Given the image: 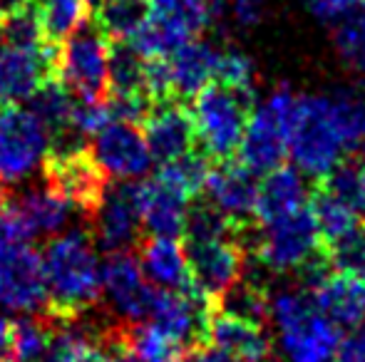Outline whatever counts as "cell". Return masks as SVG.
Segmentation results:
<instances>
[{
	"label": "cell",
	"mask_w": 365,
	"mask_h": 362,
	"mask_svg": "<svg viewBox=\"0 0 365 362\" xmlns=\"http://www.w3.org/2000/svg\"><path fill=\"white\" fill-rule=\"evenodd\" d=\"M365 139V97L351 90L296 97L289 127V156L298 171L326 179Z\"/></svg>",
	"instance_id": "obj_1"
},
{
	"label": "cell",
	"mask_w": 365,
	"mask_h": 362,
	"mask_svg": "<svg viewBox=\"0 0 365 362\" xmlns=\"http://www.w3.org/2000/svg\"><path fill=\"white\" fill-rule=\"evenodd\" d=\"M43 273L48 285V313L55 323L80 320L102 300V266L90 231H70L45 243Z\"/></svg>",
	"instance_id": "obj_2"
},
{
	"label": "cell",
	"mask_w": 365,
	"mask_h": 362,
	"mask_svg": "<svg viewBox=\"0 0 365 362\" xmlns=\"http://www.w3.org/2000/svg\"><path fill=\"white\" fill-rule=\"evenodd\" d=\"M269 323L284 362H336L341 328L331 323L301 288H281L269 295Z\"/></svg>",
	"instance_id": "obj_3"
},
{
	"label": "cell",
	"mask_w": 365,
	"mask_h": 362,
	"mask_svg": "<svg viewBox=\"0 0 365 362\" xmlns=\"http://www.w3.org/2000/svg\"><path fill=\"white\" fill-rule=\"evenodd\" d=\"M251 105H254L251 97L221 82L207 85L194 97L189 112L197 127V142L209 159L229 161L234 154H239Z\"/></svg>",
	"instance_id": "obj_4"
},
{
	"label": "cell",
	"mask_w": 365,
	"mask_h": 362,
	"mask_svg": "<svg viewBox=\"0 0 365 362\" xmlns=\"http://www.w3.org/2000/svg\"><path fill=\"white\" fill-rule=\"evenodd\" d=\"M296 97L289 85H281L251 110L239 147V161L256 176H266L284 166V159L289 156V127Z\"/></svg>",
	"instance_id": "obj_5"
},
{
	"label": "cell",
	"mask_w": 365,
	"mask_h": 362,
	"mask_svg": "<svg viewBox=\"0 0 365 362\" xmlns=\"http://www.w3.org/2000/svg\"><path fill=\"white\" fill-rule=\"evenodd\" d=\"M112 40L90 18L58 48V78L73 95L90 102L110 97Z\"/></svg>",
	"instance_id": "obj_6"
},
{
	"label": "cell",
	"mask_w": 365,
	"mask_h": 362,
	"mask_svg": "<svg viewBox=\"0 0 365 362\" xmlns=\"http://www.w3.org/2000/svg\"><path fill=\"white\" fill-rule=\"evenodd\" d=\"M321 238L311 206H303L281 218L261 223L254 251L261 266L274 273L311 271Z\"/></svg>",
	"instance_id": "obj_7"
},
{
	"label": "cell",
	"mask_w": 365,
	"mask_h": 362,
	"mask_svg": "<svg viewBox=\"0 0 365 362\" xmlns=\"http://www.w3.org/2000/svg\"><path fill=\"white\" fill-rule=\"evenodd\" d=\"M45 183L58 191L90 221L102 206L110 176L95 159L92 149L80 144H60L45 156Z\"/></svg>",
	"instance_id": "obj_8"
},
{
	"label": "cell",
	"mask_w": 365,
	"mask_h": 362,
	"mask_svg": "<svg viewBox=\"0 0 365 362\" xmlns=\"http://www.w3.org/2000/svg\"><path fill=\"white\" fill-rule=\"evenodd\" d=\"M50 151V132L38 115L20 105L0 110V191L28 179Z\"/></svg>",
	"instance_id": "obj_9"
},
{
	"label": "cell",
	"mask_w": 365,
	"mask_h": 362,
	"mask_svg": "<svg viewBox=\"0 0 365 362\" xmlns=\"http://www.w3.org/2000/svg\"><path fill=\"white\" fill-rule=\"evenodd\" d=\"M0 308L13 313H48L43 256L28 241L0 243Z\"/></svg>",
	"instance_id": "obj_10"
},
{
	"label": "cell",
	"mask_w": 365,
	"mask_h": 362,
	"mask_svg": "<svg viewBox=\"0 0 365 362\" xmlns=\"http://www.w3.org/2000/svg\"><path fill=\"white\" fill-rule=\"evenodd\" d=\"M184 248H187L189 271H192V288L212 303H219L241 280L244 248L239 246L234 233L204 238V241H187Z\"/></svg>",
	"instance_id": "obj_11"
},
{
	"label": "cell",
	"mask_w": 365,
	"mask_h": 362,
	"mask_svg": "<svg viewBox=\"0 0 365 362\" xmlns=\"http://www.w3.org/2000/svg\"><path fill=\"white\" fill-rule=\"evenodd\" d=\"M154 288L132 251L110 253L102 263V300L115 313L117 323L147 320Z\"/></svg>",
	"instance_id": "obj_12"
},
{
	"label": "cell",
	"mask_w": 365,
	"mask_h": 362,
	"mask_svg": "<svg viewBox=\"0 0 365 362\" xmlns=\"http://www.w3.org/2000/svg\"><path fill=\"white\" fill-rule=\"evenodd\" d=\"M212 300L204 298L199 290H167L157 288L152 293L147 320L157 323L164 333L172 335L184 348H194L207 340V325L212 318Z\"/></svg>",
	"instance_id": "obj_13"
},
{
	"label": "cell",
	"mask_w": 365,
	"mask_h": 362,
	"mask_svg": "<svg viewBox=\"0 0 365 362\" xmlns=\"http://www.w3.org/2000/svg\"><path fill=\"white\" fill-rule=\"evenodd\" d=\"M50 78H58V48H20L0 40V105L28 102Z\"/></svg>",
	"instance_id": "obj_14"
},
{
	"label": "cell",
	"mask_w": 365,
	"mask_h": 362,
	"mask_svg": "<svg viewBox=\"0 0 365 362\" xmlns=\"http://www.w3.org/2000/svg\"><path fill=\"white\" fill-rule=\"evenodd\" d=\"M92 154L107 171V176L122 181L145 176L154 161L145 129H140V124L120 119H112L105 129L97 132L92 142Z\"/></svg>",
	"instance_id": "obj_15"
},
{
	"label": "cell",
	"mask_w": 365,
	"mask_h": 362,
	"mask_svg": "<svg viewBox=\"0 0 365 362\" xmlns=\"http://www.w3.org/2000/svg\"><path fill=\"white\" fill-rule=\"evenodd\" d=\"M90 226L95 243L107 253L130 251L142 241V218L137 211L132 183H120V186L110 183L105 198H102V206L90 218Z\"/></svg>",
	"instance_id": "obj_16"
},
{
	"label": "cell",
	"mask_w": 365,
	"mask_h": 362,
	"mask_svg": "<svg viewBox=\"0 0 365 362\" xmlns=\"http://www.w3.org/2000/svg\"><path fill=\"white\" fill-rule=\"evenodd\" d=\"M132 191H135V203L140 211L142 226L149 231V236H184L189 201H192L187 193L174 188L159 174L132 183Z\"/></svg>",
	"instance_id": "obj_17"
},
{
	"label": "cell",
	"mask_w": 365,
	"mask_h": 362,
	"mask_svg": "<svg viewBox=\"0 0 365 362\" xmlns=\"http://www.w3.org/2000/svg\"><path fill=\"white\" fill-rule=\"evenodd\" d=\"M313 303L336 328H365V280L348 273L311 271Z\"/></svg>",
	"instance_id": "obj_18"
},
{
	"label": "cell",
	"mask_w": 365,
	"mask_h": 362,
	"mask_svg": "<svg viewBox=\"0 0 365 362\" xmlns=\"http://www.w3.org/2000/svg\"><path fill=\"white\" fill-rule=\"evenodd\" d=\"M145 137L159 166L189 154L197 144V127H194L192 112L177 100L159 102L145 119Z\"/></svg>",
	"instance_id": "obj_19"
},
{
	"label": "cell",
	"mask_w": 365,
	"mask_h": 362,
	"mask_svg": "<svg viewBox=\"0 0 365 362\" xmlns=\"http://www.w3.org/2000/svg\"><path fill=\"white\" fill-rule=\"evenodd\" d=\"M207 198L219 213H224L234 226L256 218V203H259V181L256 174L244 164L221 161L209 171L207 179Z\"/></svg>",
	"instance_id": "obj_20"
},
{
	"label": "cell",
	"mask_w": 365,
	"mask_h": 362,
	"mask_svg": "<svg viewBox=\"0 0 365 362\" xmlns=\"http://www.w3.org/2000/svg\"><path fill=\"white\" fill-rule=\"evenodd\" d=\"M8 208L23 228L25 238H40L63 231L73 206L45 183L43 188H28L18 196L8 191Z\"/></svg>",
	"instance_id": "obj_21"
},
{
	"label": "cell",
	"mask_w": 365,
	"mask_h": 362,
	"mask_svg": "<svg viewBox=\"0 0 365 362\" xmlns=\"http://www.w3.org/2000/svg\"><path fill=\"white\" fill-rule=\"evenodd\" d=\"M207 340L209 345L244 362H269L271 358V338L266 330L259 323L236 318L224 310H212Z\"/></svg>",
	"instance_id": "obj_22"
},
{
	"label": "cell",
	"mask_w": 365,
	"mask_h": 362,
	"mask_svg": "<svg viewBox=\"0 0 365 362\" xmlns=\"http://www.w3.org/2000/svg\"><path fill=\"white\" fill-rule=\"evenodd\" d=\"M137 258L149 283L167 290L192 288V271L184 243L167 236H142L137 243Z\"/></svg>",
	"instance_id": "obj_23"
},
{
	"label": "cell",
	"mask_w": 365,
	"mask_h": 362,
	"mask_svg": "<svg viewBox=\"0 0 365 362\" xmlns=\"http://www.w3.org/2000/svg\"><path fill=\"white\" fill-rule=\"evenodd\" d=\"M167 63H169V73H172L174 97L194 100L207 85H212L217 80L219 50L212 43L192 40L179 53H174Z\"/></svg>",
	"instance_id": "obj_24"
},
{
	"label": "cell",
	"mask_w": 365,
	"mask_h": 362,
	"mask_svg": "<svg viewBox=\"0 0 365 362\" xmlns=\"http://www.w3.org/2000/svg\"><path fill=\"white\" fill-rule=\"evenodd\" d=\"M308 176L296 166H279L269 171L259 183V203H256V218L259 223L274 221L286 213L308 206Z\"/></svg>",
	"instance_id": "obj_25"
},
{
	"label": "cell",
	"mask_w": 365,
	"mask_h": 362,
	"mask_svg": "<svg viewBox=\"0 0 365 362\" xmlns=\"http://www.w3.org/2000/svg\"><path fill=\"white\" fill-rule=\"evenodd\" d=\"M192 40H197V35L187 28L184 23H179L177 18H169L164 13L152 10V15L147 18V23L135 33V38L127 40L132 45L137 55H142L145 60H169L174 53L189 45Z\"/></svg>",
	"instance_id": "obj_26"
},
{
	"label": "cell",
	"mask_w": 365,
	"mask_h": 362,
	"mask_svg": "<svg viewBox=\"0 0 365 362\" xmlns=\"http://www.w3.org/2000/svg\"><path fill=\"white\" fill-rule=\"evenodd\" d=\"M117 338L140 362H182L187 348L152 320L117 323Z\"/></svg>",
	"instance_id": "obj_27"
},
{
	"label": "cell",
	"mask_w": 365,
	"mask_h": 362,
	"mask_svg": "<svg viewBox=\"0 0 365 362\" xmlns=\"http://www.w3.org/2000/svg\"><path fill=\"white\" fill-rule=\"evenodd\" d=\"M55 320L50 315H25L10 320V340L5 362H43L53 343Z\"/></svg>",
	"instance_id": "obj_28"
},
{
	"label": "cell",
	"mask_w": 365,
	"mask_h": 362,
	"mask_svg": "<svg viewBox=\"0 0 365 362\" xmlns=\"http://www.w3.org/2000/svg\"><path fill=\"white\" fill-rule=\"evenodd\" d=\"M152 15V0H97L92 20L112 43H127Z\"/></svg>",
	"instance_id": "obj_29"
},
{
	"label": "cell",
	"mask_w": 365,
	"mask_h": 362,
	"mask_svg": "<svg viewBox=\"0 0 365 362\" xmlns=\"http://www.w3.org/2000/svg\"><path fill=\"white\" fill-rule=\"evenodd\" d=\"M35 3H38L43 38L53 48H60L92 18L90 0H35Z\"/></svg>",
	"instance_id": "obj_30"
},
{
	"label": "cell",
	"mask_w": 365,
	"mask_h": 362,
	"mask_svg": "<svg viewBox=\"0 0 365 362\" xmlns=\"http://www.w3.org/2000/svg\"><path fill=\"white\" fill-rule=\"evenodd\" d=\"M28 102H30V112L38 115V119L48 127L50 134H55V139H58V137H60V142L68 139L75 97H73V92L60 82V78L45 80Z\"/></svg>",
	"instance_id": "obj_31"
},
{
	"label": "cell",
	"mask_w": 365,
	"mask_h": 362,
	"mask_svg": "<svg viewBox=\"0 0 365 362\" xmlns=\"http://www.w3.org/2000/svg\"><path fill=\"white\" fill-rule=\"evenodd\" d=\"M311 211H313V216H316L318 231H321V236L326 238L328 243H336L338 238L351 233L353 228L361 223V216L353 213L351 208L338 201L336 196H331L326 188L313 196Z\"/></svg>",
	"instance_id": "obj_32"
},
{
	"label": "cell",
	"mask_w": 365,
	"mask_h": 362,
	"mask_svg": "<svg viewBox=\"0 0 365 362\" xmlns=\"http://www.w3.org/2000/svg\"><path fill=\"white\" fill-rule=\"evenodd\" d=\"M209 156L199 154L197 149L189 151V154L179 156V159L169 161V164L159 166V176L167 183H172L174 188H179L182 193H187L189 198H194L197 193L204 191L209 179Z\"/></svg>",
	"instance_id": "obj_33"
},
{
	"label": "cell",
	"mask_w": 365,
	"mask_h": 362,
	"mask_svg": "<svg viewBox=\"0 0 365 362\" xmlns=\"http://www.w3.org/2000/svg\"><path fill=\"white\" fill-rule=\"evenodd\" d=\"M331 196H336L341 203H346L353 213L365 216V169L361 164L343 161L341 166L331 171L323 183Z\"/></svg>",
	"instance_id": "obj_34"
},
{
	"label": "cell",
	"mask_w": 365,
	"mask_h": 362,
	"mask_svg": "<svg viewBox=\"0 0 365 362\" xmlns=\"http://www.w3.org/2000/svg\"><path fill=\"white\" fill-rule=\"evenodd\" d=\"M219 310L261 325L264 320H269V295H266V290L259 288V285L241 283L239 280V283L219 300Z\"/></svg>",
	"instance_id": "obj_35"
},
{
	"label": "cell",
	"mask_w": 365,
	"mask_h": 362,
	"mask_svg": "<svg viewBox=\"0 0 365 362\" xmlns=\"http://www.w3.org/2000/svg\"><path fill=\"white\" fill-rule=\"evenodd\" d=\"M217 82L226 87L241 92V95L254 100L256 87V63L239 48L219 50V68H217Z\"/></svg>",
	"instance_id": "obj_36"
},
{
	"label": "cell",
	"mask_w": 365,
	"mask_h": 362,
	"mask_svg": "<svg viewBox=\"0 0 365 362\" xmlns=\"http://www.w3.org/2000/svg\"><path fill=\"white\" fill-rule=\"evenodd\" d=\"M336 48L341 53V58L361 78H365V8H361L358 13L348 15L346 20L338 23Z\"/></svg>",
	"instance_id": "obj_37"
},
{
	"label": "cell",
	"mask_w": 365,
	"mask_h": 362,
	"mask_svg": "<svg viewBox=\"0 0 365 362\" xmlns=\"http://www.w3.org/2000/svg\"><path fill=\"white\" fill-rule=\"evenodd\" d=\"M328 261L336 271L365 280V221L358 223L343 238H338L336 243H331Z\"/></svg>",
	"instance_id": "obj_38"
},
{
	"label": "cell",
	"mask_w": 365,
	"mask_h": 362,
	"mask_svg": "<svg viewBox=\"0 0 365 362\" xmlns=\"http://www.w3.org/2000/svg\"><path fill=\"white\" fill-rule=\"evenodd\" d=\"M365 8V0H313L311 10L323 23H341L348 15Z\"/></svg>",
	"instance_id": "obj_39"
},
{
	"label": "cell",
	"mask_w": 365,
	"mask_h": 362,
	"mask_svg": "<svg viewBox=\"0 0 365 362\" xmlns=\"http://www.w3.org/2000/svg\"><path fill=\"white\" fill-rule=\"evenodd\" d=\"M229 10L239 28H256L266 15V0H231Z\"/></svg>",
	"instance_id": "obj_40"
},
{
	"label": "cell",
	"mask_w": 365,
	"mask_h": 362,
	"mask_svg": "<svg viewBox=\"0 0 365 362\" xmlns=\"http://www.w3.org/2000/svg\"><path fill=\"white\" fill-rule=\"evenodd\" d=\"M336 362H365V328L351 330V335L341 340Z\"/></svg>",
	"instance_id": "obj_41"
},
{
	"label": "cell",
	"mask_w": 365,
	"mask_h": 362,
	"mask_svg": "<svg viewBox=\"0 0 365 362\" xmlns=\"http://www.w3.org/2000/svg\"><path fill=\"white\" fill-rule=\"evenodd\" d=\"M13 241H28V238H25L23 228L18 226V221L8 208V191H0V243Z\"/></svg>",
	"instance_id": "obj_42"
},
{
	"label": "cell",
	"mask_w": 365,
	"mask_h": 362,
	"mask_svg": "<svg viewBox=\"0 0 365 362\" xmlns=\"http://www.w3.org/2000/svg\"><path fill=\"white\" fill-rule=\"evenodd\" d=\"M182 362H244L239 358H234V355L224 353V350L214 348V345H194V348L187 350V355H184Z\"/></svg>",
	"instance_id": "obj_43"
},
{
	"label": "cell",
	"mask_w": 365,
	"mask_h": 362,
	"mask_svg": "<svg viewBox=\"0 0 365 362\" xmlns=\"http://www.w3.org/2000/svg\"><path fill=\"white\" fill-rule=\"evenodd\" d=\"M8 340H10V320L0 315V355L8 353Z\"/></svg>",
	"instance_id": "obj_44"
},
{
	"label": "cell",
	"mask_w": 365,
	"mask_h": 362,
	"mask_svg": "<svg viewBox=\"0 0 365 362\" xmlns=\"http://www.w3.org/2000/svg\"><path fill=\"white\" fill-rule=\"evenodd\" d=\"M361 166L365 169V139H363V144H361Z\"/></svg>",
	"instance_id": "obj_45"
},
{
	"label": "cell",
	"mask_w": 365,
	"mask_h": 362,
	"mask_svg": "<svg viewBox=\"0 0 365 362\" xmlns=\"http://www.w3.org/2000/svg\"><path fill=\"white\" fill-rule=\"evenodd\" d=\"M95 3H97V0H95Z\"/></svg>",
	"instance_id": "obj_46"
}]
</instances>
